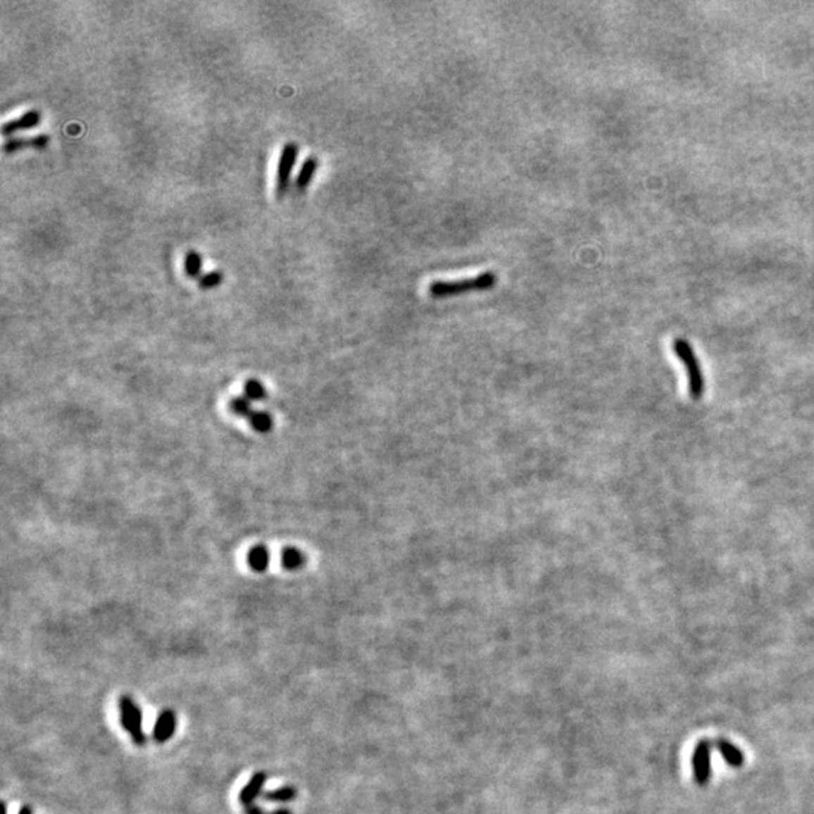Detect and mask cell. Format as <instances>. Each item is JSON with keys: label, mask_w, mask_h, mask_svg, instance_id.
Returning <instances> with one entry per match:
<instances>
[{"label": "cell", "mask_w": 814, "mask_h": 814, "mask_svg": "<svg viewBox=\"0 0 814 814\" xmlns=\"http://www.w3.org/2000/svg\"><path fill=\"white\" fill-rule=\"evenodd\" d=\"M249 422L253 430H256L258 433H267L273 425L272 416L267 412H253L249 416Z\"/></svg>", "instance_id": "5bb4252c"}, {"label": "cell", "mask_w": 814, "mask_h": 814, "mask_svg": "<svg viewBox=\"0 0 814 814\" xmlns=\"http://www.w3.org/2000/svg\"><path fill=\"white\" fill-rule=\"evenodd\" d=\"M177 730V715L173 709H165L157 716L154 728H153V739L157 744H165L169 739H173Z\"/></svg>", "instance_id": "8992f818"}, {"label": "cell", "mask_w": 814, "mask_h": 814, "mask_svg": "<svg viewBox=\"0 0 814 814\" xmlns=\"http://www.w3.org/2000/svg\"><path fill=\"white\" fill-rule=\"evenodd\" d=\"M265 781H267V774L263 772V770H260V772H256L251 777V779L248 781V784L244 786V789L240 791V795H239V801L244 807H249L253 804V801L258 798V795L261 794Z\"/></svg>", "instance_id": "9c48e42d"}, {"label": "cell", "mask_w": 814, "mask_h": 814, "mask_svg": "<svg viewBox=\"0 0 814 814\" xmlns=\"http://www.w3.org/2000/svg\"><path fill=\"white\" fill-rule=\"evenodd\" d=\"M41 121V113L37 109H32L25 112L23 115H20L18 118H14V120H9L2 125V133L5 136H9L13 133H17L20 130H29L32 127H37Z\"/></svg>", "instance_id": "ba28073f"}, {"label": "cell", "mask_w": 814, "mask_h": 814, "mask_svg": "<svg viewBox=\"0 0 814 814\" xmlns=\"http://www.w3.org/2000/svg\"><path fill=\"white\" fill-rule=\"evenodd\" d=\"M118 706H120V718H121V725L124 730L130 734L132 741L142 746L146 744V736L144 733V728H142V710L139 706L133 701L132 697H128V695H123L120 697V701H118Z\"/></svg>", "instance_id": "3957f363"}, {"label": "cell", "mask_w": 814, "mask_h": 814, "mask_svg": "<svg viewBox=\"0 0 814 814\" xmlns=\"http://www.w3.org/2000/svg\"><path fill=\"white\" fill-rule=\"evenodd\" d=\"M18 814H32V808H30V806H23V807H21Z\"/></svg>", "instance_id": "ffe728a7"}, {"label": "cell", "mask_w": 814, "mask_h": 814, "mask_svg": "<svg viewBox=\"0 0 814 814\" xmlns=\"http://www.w3.org/2000/svg\"><path fill=\"white\" fill-rule=\"evenodd\" d=\"M49 141H50V137L47 134H38L35 137H26V139L13 137L4 144V151L5 153H15V151H18V149H23V148L42 149V148L47 146Z\"/></svg>", "instance_id": "30bf717a"}, {"label": "cell", "mask_w": 814, "mask_h": 814, "mask_svg": "<svg viewBox=\"0 0 814 814\" xmlns=\"http://www.w3.org/2000/svg\"><path fill=\"white\" fill-rule=\"evenodd\" d=\"M264 814H265V813H264ZM272 814H292V813L287 811V810H277V811H275V813H272Z\"/></svg>", "instance_id": "44dd1931"}, {"label": "cell", "mask_w": 814, "mask_h": 814, "mask_svg": "<svg viewBox=\"0 0 814 814\" xmlns=\"http://www.w3.org/2000/svg\"><path fill=\"white\" fill-rule=\"evenodd\" d=\"M713 748L721 754L724 762L732 768H742L745 763V756L742 749L725 737H716L713 741Z\"/></svg>", "instance_id": "52a82bcc"}, {"label": "cell", "mask_w": 814, "mask_h": 814, "mask_svg": "<svg viewBox=\"0 0 814 814\" xmlns=\"http://www.w3.org/2000/svg\"><path fill=\"white\" fill-rule=\"evenodd\" d=\"M317 168H318L317 157L311 156L305 160V162L302 163L301 170H299V175L296 178V187L299 190H305L311 184V181H313V178L317 173Z\"/></svg>", "instance_id": "7c38bea8"}, {"label": "cell", "mask_w": 814, "mask_h": 814, "mask_svg": "<svg viewBox=\"0 0 814 814\" xmlns=\"http://www.w3.org/2000/svg\"><path fill=\"white\" fill-rule=\"evenodd\" d=\"M297 154H299L297 144L288 142L284 145L276 169V195L280 198L285 194L288 186H290V178L296 165Z\"/></svg>", "instance_id": "5b68a950"}, {"label": "cell", "mask_w": 814, "mask_h": 814, "mask_svg": "<svg viewBox=\"0 0 814 814\" xmlns=\"http://www.w3.org/2000/svg\"><path fill=\"white\" fill-rule=\"evenodd\" d=\"M231 411L237 416H248V418L253 413L251 407V400H248L246 397H235L231 401Z\"/></svg>", "instance_id": "ac0fdd59"}, {"label": "cell", "mask_w": 814, "mask_h": 814, "mask_svg": "<svg viewBox=\"0 0 814 814\" xmlns=\"http://www.w3.org/2000/svg\"><path fill=\"white\" fill-rule=\"evenodd\" d=\"M281 561H282V565H284L285 570L294 572V570L302 569V567L305 565V555L296 548H287L282 552Z\"/></svg>", "instance_id": "4fadbf2b"}, {"label": "cell", "mask_w": 814, "mask_h": 814, "mask_svg": "<svg viewBox=\"0 0 814 814\" xmlns=\"http://www.w3.org/2000/svg\"><path fill=\"white\" fill-rule=\"evenodd\" d=\"M202 260L196 251H189L184 260V272L189 277H198L201 273Z\"/></svg>", "instance_id": "9a60e30c"}, {"label": "cell", "mask_w": 814, "mask_h": 814, "mask_svg": "<svg viewBox=\"0 0 814 814\" xmlns=\"http://www.w3.org/2000/svg\"><path fill=\"white\" fill-rule=\"evenodd\" d=\"M222 281H223L222 272H210L199 277V287L204 288V290H210V288L220 285Z\"/></svg>", "instance_id": "d6986e66"}, {"label": "cell", "mask_w": 814, "mask_h": 814, "mask_svg": "<svg viewBox=\"0 0 814 814\" xmlns=\"http://www.w3.org/2000/svg\"><path fill=\"white\" fill-rule=\"evenodd\" d=\"M671 346H672L674 355L679 358L683 368L687 370L688 389H689L691 399L700 400L704 394L706 382H704L703 367H701L697 355H695L694 347L691 346L689 341L683 339V338H676L672 341Z\"/></svg>", "instance_id": "7a4b0ae2"}, {"label": "cell", "mask_w": 814, "mask_h": 814, "mask_svg": "<svg viewBox=\"0 0 814 814\" xmlns=\"http://www.w3.org/2000/svg\"><path fill=\"white\" fill-rule=\"evenodd\" d=\"M294 798H296V789L294 787H281V789H276V790L265 791L264 794V799L272 801V802H288V801H293Z\"/></svg>", "instance_id": "2e32d148"}, {"label": "cell", "mask_w": 814, "mask_h": 814, "mask_svg": "<svg viewBox=\"0 0 814 814\" xmlns=\"http://www.w3.org/2000/svg\"><path fill=\"white\" fill-rule=\"evenodd\" d=\"M248 563L251 565V569L263 573L267 569H269V564H270V552L264 546H255V548L251 549L249 555H248Z\"/></svg>", "instance_id": "8fae6325"}, {"label": "cell", "mask_w": 814, "mask_h": 814, "mask_svg": "<svg viewBox=\"0 0 814 814\" xmlns=\"http://www.w3.org/2000/svg\"><path fill=\"white\" fill-rule=\"evenodd\" d=\"M2 814H6V806H5V802H2Z\"/></svg>", "instance_id": "7402d4cb"}, {"label": "cell", "mask_w": 814, "mask_h": 814, "mask_svg": "<svg viewBox=\"0 0 814 814\" xmlns=\"http://www.w3.org/2000/svg\"><path fill=\"white\" fill-rule=\"evenodd\" d=\"M712 749L713 742L709 739H701L695 745L692 754L694 779L699 786H706L712 778Z\"/></svg>", "instance_id": "277c9868"}, {"label": "cell", "mask_w": 814, "mask_h": 814, "mask_svg": "<svg viewBox=\"0 0 814 814\" xmlns=\"http://www.w3.org/2000/svg\"><path fill=\"white\" fill-rule=\"evenodd\" d=\"M265 389L258 380H249L244 384V397L251 401H260L265 399Z\"/></svg>", "instance_id": "e0dca14e"}, {"label": "cell", "mask_w": 814, "mask_h": 814, "mask_svg": "<svg viewBox=\"0 0 814 814\" xmlns=\"http://www.w3.org/2000/svg\"><path fill=\"white\" fill-rule=\"evenodd\" d=\"M498 282V275L494 272H484L472 277H465L458 281H433L428 284V293L432 297H453L470 292H483L495 287Z\"/></svg>", "instance_id": "6da1fadb"}]
</instances>
